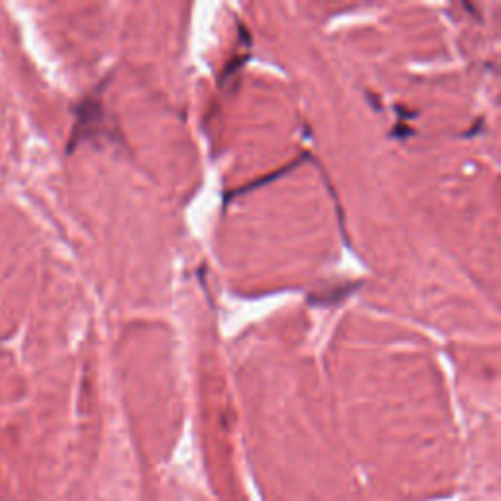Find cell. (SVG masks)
Here are the masks:
<instances>
[{
	"mask_svg": "<svg viewBox=\"0 0 501 501\" xmlns=\"http://www.w3.org/2000/svg\"><path fill=\"white\" fill-rule=\"evenodd\" d=\"M104 131V110L100 94L85 96L75 106V122L67 143V153H73L80 143L98 137Z\"/></svg>",
	"mask_w": 501,
	"mask_h": 501,
	"instance_id": "cell-1",
	"label": "cell"
},
{
	"mask_svg": "<svg viewBox=\"0 0 501 501\" xmlns=\"http://www.w3.org/2000/svg\"><path fill=\"white\" fill-rule=\"evenodd\" d=\"M357 288H359V282H353L345 284V286H337V288L327 290L323 294H311L309 296V304H313V306H333V304H339L341 300H345Z\"/></svg>",
	"mask_w": 501,
	"mask_h": 501,
	"instance_id": "cell-2",
	"label": "cell"
}]
</instances>
